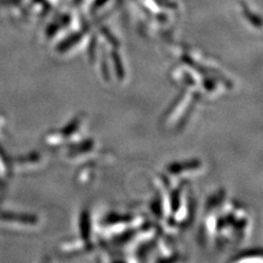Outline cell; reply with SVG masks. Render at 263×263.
I'll use <instances>...</instances> for the list:
<instances>
[{"mask_svg": "<svg viewBox=\"0 0 263 263\" xmlns=\"http://www.w3.org/2000/svg\"><path fill=\"white\" fill-rule=\"evenodd\" d=\"M242 11H243V15L246 16V18H248L250 21H251V23H254V24H257L258 26V28H260V19H259V16L256 14V13H253L251 10H250V8H249V6L247 5V4H242Z\"/></svg>", "mask_w": 263, "mask_h": 263, "instance_id": "cell-1", "label": "cell"}]
</instances>
